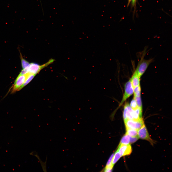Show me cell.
Here are the masks:
<instances>
[{
	"label": "cell",
	"instance_id": "13",
	"mask_svg": "<svg viewBox=\"0 0 172 172\" xmlns=\"http://www.w3.org/2000/svg\"><path fill=\"white\" fill-rule=\"evenodd\" d=\"M35 75L34 74L30 73L25 81L21 87L20 90L28 84L34 78Z\"/></svg>",
	"mask_w": 172,
	"mask_h": 172
},
{
	"label": "cell",
	"instance_id": "8",
	"mask_svg": "<svg viewBox=\"0 0 172 172\" xmlns=\"http://www.w3.org/2000/svg\"><path fill=\"white\" fill-rule=\"evenodd\" d=\"M121 157L130 155L132 151V148L130 144H119L117 149Z\"/></svg>",
	"mask_w": 172,
	"mask_h": 172
},
{
	"label": "cell",
	"instance_id": "6",
	"mask_svg": "<svg viewBox=\"0 0 172 172\" xmlns=\"http://www.w3.org/2000/svg\"><path fill=\"white\" fill-rule=\"evenodd\" d=\"M138 136L141 139L146 140L149 141L153 145L154 141L150 137L146 127L144 124L138 131Z\"/></svg>",
	"mask_w": 172,
	"mask_h": 172
},
{
	"label": "cell",
	"instance_id": "3",
	"mask_svg": "<svg viewBox=\"0 0 172 172\" xmlns=\"http://www.w3.org/2000/svg\"><path fill=\"white\" fill-rule=\"evenodd\" d=\"M153 61V59H141L139 62L136 69L139 76L140 78L144 73L149 65Z\"/></svg>",
	"mask_w": 172,
	"mask_h": 172
},
{
	"label": "cell",
	"instance_id": "11",
	"mask_svg": "<svg viewBox=\"0 0 172 172\" xmlns=\"http://www.w3.org/2000/svg\"><path fill=\"white\" fill-rule=\"evenodd\" d=\"M126 134L132 137L138 136V131L137 130L130 129H126Z\"/></svg>",
	"mask_w": 172,
	"mask_h": 172
},
{
	"label": "cell",
	"instance_id": "7",
	"mask_svg": "<svg viewBox=\"0 0 172 172\" xmlns=\"http://www.w3.org/2000/svg\"><path fill=\"white\" fill-rule=\"evenodd\" d=\"M30 73L23 75H19L16 79L14 84L13 91H19L24 83Z\"/></svg>",
	"mask_w": 172,
	"mask_h": 172
},
{
	"label": "cell",
	"instance_id": "16",
	"mask_svg": "<svg viewBox=\"0 0 172 172\" xmlns=\"http://www.w3.org/2000/svg\"><path fill=\"white\" fill-rule=\"evenodd\" d=\"M21 59L22 66L23 69L27 67L30 64L28 62L23 58H22Z\"/></svg>",
	"mask_w": 172,
	"mask_h": 172
},
{
	"label": "cell",
	"instance_id": "10",
	"mask_svg": "<svg viewBox=\"0 0 172 172\" xmlns=\"http://www.w3.org/2000/svg\"><path fill=\"white\" fill-rule=\"evenodd\" d=\"M131 136L125 134L121 138L119 144L128 145L129 144Z\"/></svg>",
	"mask_w": 172,
	"mask_h": 172
},
{
	"label": "cell",
	"instance_id": "14",
	"mask_svg": "<svg viewBox=\"0 0 172 172\" xmlns=\"http://www.w3.org/2000/svg\"><path fill=\"white\" fill-rule=\"evenodd\" d=\"M141 92V89L140 85L134 88V96L137 97H140Z\"/></svg>",
	"mask_w": 172,
	"mask_h": 172
},
{
	"label": "cell",
	"instance_id": "17",
	"mask_svg": "<svg viewBox=\"0 0 172 172\" xmlns=\"http://www.w3.org/2000/svg\"><path fill=\"white\" fill-rule=\"evenodd\" d=\"M129 105L133 109H135L138 107L136 102L134 98L131 101Z\"/></svg>",
	"mask_w": 172,
	"mask_h": 172
},
{
	"label": "cell",
	"instance_id": "18",
	"mask_svg": "<svg viewBox=\"0 0 172 172\" xmlns=\"http://www.w3.org/2000/svg\"><path fill=\"white\" fill-rule=\"evenodd\" d=\"M114 155V154H113L111 155L107 162L106 167H113V166L112 164V161Z\"/></svg>",
	"mask_w": 172,
	"mask_h": 172
},
{
	"label": "cell",
	"instance_id": "5",
	"mask_svg": "<svg viewBox=\"0 0 172 172\" xmlns=\"http://www.w3.org/2000/svg\"><path fill=\"white\" fill-rule=\"evenodd\" d=\"M54 61V59H50L47 63L41 65L35 63H31L27 66L28 73L36 75L42 69L52 63Z\"/></svg>",
	"mask_w": 172,
	"mask_h": 172
},
{
	"label": "cell",
	"instance_id": "15",
	"mask_svg": "<svg viewBox=\"0 0 172 172\" xmlns=\"http://www.w3.org/2000/svg\"><path fill=\"white\" fill-rule=\"evenodd\" d=\"M134 98L136 102L138 107L142 109V105L140 97L134 96Z\"/></svg>",
	"mask_w": 172,
	"mask_h": 172
},
{
	"label": "cell",
	"instance_id": "12",
	"mask_svg": "<svg viewBox=\"0 0 172 172\" xmlns=\"http://www.w3.org/2000/svg\"><path fill=\"white\" fill-rule=\"evenodd\" d=\"M121 157L120 153L117 150L114 155L112 160V164L113 166L118 161Z\"/></svg>",
	"mask_w": 172,
	"mask_h": 172
},
{
	"label": "cell",
	"instance_id": "22",
	"mask_svg": "<svg viewBox=\"0 0 172 172\" xmlns=\"http://www.w3.org/2000/svg\"><path fill=\"white\" fill-rule=\"evenodd\" d=\"M136 0H128V5L129 3L132 1V5H134L135 3Z\"/></svg>",
	"mask_w": 172,
	"mask_h": 172
},
{
	"label": "cell",
	"instance_id": "19",
	"mask_svg": "<svg viewBox=\"0 0 172 172\" xmlns=\"http://www.w3.org/2000/svg\"><path fill=\"white\" fill-rule=\"evenodd\" d=\"M139 137L138 136L134 137H130V144H132L136 141L139 139Z\"/></svg>",
	"mask_w": 172,
	"mask_h": 172
},
{
	"label": "cell",
	"instance_id": "2",
	"mask_svg": "<svg viewBox=\"0 0 172 172\" xmlns=\"http://www.w3.org/2000/svg\"><path fill=\"white\" fill-rule=\"evenodd\" d=\"M133 93L134 88L132 84L131 80L130 79L125 85L124 92L122 99L118 106L113 112L112 114V116L114 114L117 110L121 107L124 102L132 95Z\"/></svg>",
	"mask_w": 172,
	"mask_h": 172
},
{
	"label": "cell",
	"instance_id": "9",
	"mask_svg": "<svg viewBox=\"0 0 172 172\" xmlns=\"http://www.w3.org/2000/svg\"><path fill=\"white\" fill-rule=\"evenodd\" d=\"M140 78L135 70L130 78L133 88L140 85Z\"/></svg>",
	"mask_w": 172,
	"mask_h": 172
},
{
	"label": "cell",
	"instance_id": "21",
	"mask_svg": "<svg viewBox=\"0 0 172 172\" xmlns=\"http://www.w3.org/2000/svg\"><path fill=\"white\" fill-rule=\"evenodd\" d=\"M113 166L106 167L104 170V171L105 172H111L112 171Z\"/></svg>",
	"mask_w": 172,
	"mask_h": 172
},
{
	"label": "cell",
	"instance_id": "4",
	"mask_svg": "<svg viewBox=\"0 0 172 172\" xmlns=\"http://www.w3.org/2000/svg\"><path fill=\"white\" fill-rule=\"evenodd\" d=\"M126 129H130L137 130L144 124L142 118L139 120L128 119L124 121Z\"/></svg>",
	"mask_w": 172,
	"mask_h": 172
},
{
	"label": "cell",
	"instance_id": "1",
	"mask_svg": "<svg viewBox=\"0 0 172 172\" xmlns=\"http://www.w3.org/2000/svg\"><path fill=\"white\" fill-rule=\"evenodd\" d=\"M142 109L138 107L133 109L128 103H126L124 106L123 113L124 121L128 119L139 120L142 118Z\"/></svg>",
	"mask_w": 172,
	"mask_h": 172
},
{
	"label": "cell",
	"instance_id": "20",
	"mask_svg": "<svg viewBox=\"0 0 172 172\" xmlns=\"http://www.w3.org/2000/svg\"><path fill=\"white\" fill-rule=\"evenodd\" d=\"M28 73V72L27 66L24 69H23L19 75H25Z\"/></svg>",
	"mask_w": 172,
	"mask_h": 172
}]
</instances>
